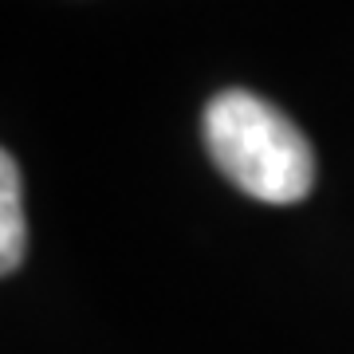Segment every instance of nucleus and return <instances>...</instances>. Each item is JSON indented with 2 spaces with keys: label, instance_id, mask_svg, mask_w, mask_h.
Here are the masks:
<instances>
[{
  "label": "nucleus",
  "instance_id": "f257e3e1",
  "mask_svg": "<svg viewBox=\"0 0 354 354\" xmlns=\"http://www.w3.org/2000/svg\"><path fill=\"white\" fill-rule=\"evenodd\" d=\"M201 138L216 169L256 201L295 205L315 185V153L304 130L252 91H221L205 106Z\"/></svg>",
  "mask_w": 354,
  "mask_h": 354
},
{
  "label": "nucleus",
  "instance_id": "f03ea898",
  "mask_svg": "<svg viewBox=\"0 0 354 354\" xmlns=\"http://www.w3.org/2000/svg\"><path fill=\"white\" fill-rule=\"evenodd\" d=\"M28 225H24V189H20V169L16 158H0V272L12 276L24 264Z\"/></svg>",
  "mask_w": 354,
  "mask_h": 354
}]
</instances>
